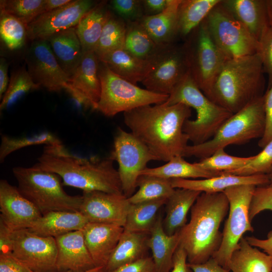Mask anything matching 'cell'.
<instances>
[{"label": "cell", "instance_id": "6da1fadb", "mask_svg": "<svg viewBox=\"0 0 272 272\" xmlns=\"http://www.w3.org/2000/svg\"><path fill=\"white\" fill-rule=\"evenodd\" d=\"M191 116V108L184 104L163 103L125 112L123 120L158 161L167 162L174 157H183L189 141L183 127Z\"/></svg>", "mask_w": 272, "mask_h": 272}, {"label": "cell", "instance_id": "7a4b0ae2", "mask_svg": "<svg viewBox=\"0 0 272 272\" xmlns=\"http://www.w3.org/2000/svg\"><path fill=\"white\" fill-rule=\"evenodd\" d=\"M109 157H80L70 153L63 145H46L34 165L54 173L64 185L84 192L102 191L123 193L118 170Z\"/></svg>", "mask_w": 272, "mask_h": 272}, {"label": "cell", "instance_id": "3957f363", "mask_svg": "<svg viewBox=\"0 0 272 272\" xmlns=\"http://www.w3.org/2000/svg\"><path fill=\"white\" fill-rule=\"evenodd\" d=\"M224 192H201L190 210V219L179 231V245L185 250L189 264L203 263L212 257L222 239L219 230L229 211Z\"/></svg>", "mask_w": 272, "mask_h": 272}, {"label": "cell", "instance_id": "277c9868", "mask_svg": "<svg viewBox=\"0 0 272 272\" xmlns=\"http://www.w3.org/2000/svg\"><path fill=\"white\" fill-rule=\"evenodd\" d=\"M264 74L258 53L227 59L215 78L207 97L235 113L263 95Z\"/></svg>", "mask_w": 272, "mask_h": 272}, {"label": "cell", "instance_id": "5b68a950", "mask_svg": "<svg viewBox=\"0 0 272 272\" xmlns=\"http://www.w3.org/2000/svg\"><path fill=\"white\" fill-rule=\"evenodd\" d=\"M264 128L263 95L233 114L209 140L198 145H187L183 157L193 156L200 159L208 157L229 145L242 144L254 139H260Z\"/></svg>", "mask_w": 272, "mask_h": 272}, {"label": "cell", "instance_id": "8992f818", "mask_svg": "<svg viewBox=\"0 0 272 272\" xmlns=\"http://www.w3.org/2000/svg\"><path fill=\"white\" fill-rule=\"evenodd\" d=\"M166 105L184 104L195 110L194 120L185 122L183 132L192 145H198L211 139L219 127L233 113L219 106L201 91L189 73L169 95Z\"/></svg>", "mask_w": 272, "mask_h": 272}, {"label": "cell", "instance_id": "52a82bcc", "mask_svg": "<svg viewBox=\"0 0 272 272\" xmlns=\"http://www.w3.org/2000/svg\"><path fill=\"white\" fill-rule=\"evenodd\" d=\"M13 173L20 193L36 207L42 215L52 211L79 212L82 195L68 194L56 174L35 165L14 167Z\"/></svg>", "mask_w": 272, "mask_h": 272}, {"label": "cell", "instance_id": "ba28073f", "mask_svg": "<svg viewBox=\"0 0 272 272\" xmlns=\"http://www.w3.org/2000/svg\"><path fill=\"white\" fill-rule=\"evenodd\" d=\"M100 62L99 76L101 90L96 110L104 115L112 117L141 106L162 104L168 99V95L140 88Z\"/></svg>", "mask_w": 272, "mask_h": 272}, {"label": "cell", "instance_id": "9c48e42d", "mask_svg": "<svg viewBox=\"0 0 272 272\" xmlns=\"http://www.w3.org/2000/svg\"><path fill=\"white\" fill-rule=\"evenodd\" d=\"M254 185H241L229 187L223 192L229 205V215L222 232V239L218 250L212 256L221 266L228 269L231 255L246 232L254 229L249 219V208Z\"/></svg>", "mask_w": 272, "mask_h": 272}, {"label": "cell", "instance_id": "30bf717a", "mask_svg": "<svg viewBox=\"0 0 272 272\" xmlns=\"http://www.w3.org/2000/svg\"><path fill=\"white\" fill-rule=\"evenodd\" d=\"M204 21L212 38L228 59L258 53V41L223 5L222 1Z\"/></svg>", "mask_w": 272, "mask_h": 272}, {"label": "cell", "instance_id": "8fae6325", "mask_svg": "<svg viewBox=\"0 0 272 272\" xmlns=\"http://www.w3.org/2000/svg\"><path fill=\"white\" fill-rule=\"evenodd\" d=\"M189 73L207 96L224 62L228 59L212 38L203 21L184 42Z\"/></svg>", "mask_w": 272, "mask_h": 272}, {"label": "cell", "instance_id": "7c38bea8", "mask_svg": "<svg viewBox=\"0 0 272 272\" xmlns=\"http://www.w3.org/2000/svg\"><path fill=\"white\" fill-rule=\"evenodd\" d=\"M109 157L118 165L123 194L131 196L137 187V181L143 171L151 161H158L149 149L131 132L119 127Z\"/></svg>", "mask_w": 272, "mask_h": 272}, {"label": "cell", "instance_id": "4fadbf2b", "mask_svg": "<svg viewBox=\"0 0 272 272\" xmlns=\"http://www.w3.org/2000/svg\"><path fill=\"white\" fill-rule=\"evenodd\" d=\"M12 254L34 272H57L55 238L36 234L28 229L14 231Z\"/></svg>", "mask_w": 272, "mask_h": 272}, {"label": "cell", "instance_id": "5bb4252c", "mask_svg": "<svg viewBox=\"0 0 272 272\" xmlns=\"http://www.w3.org/2000/svg\"><path fill=\"white\" fill-rule=\"evenodd\" d=\"M189 73L184 43H171L163 47L154 68L142 83L148 90L169 95Z\"/></svg>", "mask_w": 272, "mask_h": 272}, {"label": "cell", "instance_id": "9a60e30c", "mask_svg": "<svg viewBox=\"0 0 272 272\" xmlns=\"http://www.w3.org/2000/svg\"><path fill=\"white\" fill-rule=\"evenodd\" d=\"M25 59L30 77L40 87L58 92L70 82V78L60 67L47 40L32 41Z\"/></svg>", "mask_w": 272, "mask_h": 272}, {"label": "cell", "instance_id": "2e32d148", "mask_svg": "<svg viewBox=\"0 0 272 272\" xmlns=\"http://www.w3.org/2000/svg\"><path fill=\"white\" fill-rule=\"evenodd\" d=\"M97 4L91 0H73L43 13L27 25V38L32 41L46 39L57 32L75 27Z\"/></svg>", "mask_w": 272, "mask_h": 272}, {"label": "cell", "instance_id": "e0dca14e", "mask_svg": "<svg viewBox=\"0 0 272 272\" xmlns=\"http://www.w3.org/2000/svg\"><path fill=\"white\" fill-rule=\"evenodd\" d=\"M79 212L88 220L124 227L130 206L123 193L84 192Z\"/></svg>", "mask_w": 272, "mask_h": 272}, {"label": "cell", "instance_id": "ac0fdd59", "mask_svg": "<svg viewBox=\"0 0 272 272\" xmlns=\"http://www.w3.org/2000/svg\"><path fill=\"white\" fill-rule=\"evenodd\" d=\"M0 220L12 231L28 229L42 214L17 187L0 181Z\"/></svg>", "mask_w": 272, "mask_h": 272}, {"label": "cell", "instance_id": "d6986e66", "mask_svg": "<svg viewBox=\"0 0 272 272\" xmlns=\"http://www.w3.org/2000/svg\"><path fill=\"white\" fill-rule=\"evenodd\" d=\"M57 272H80L96 267L86 245L82 230L55 238Z\"/></svg>", "mask_w": 272, "mask_h": 272}, {"label": "cell", "instance_id": "ffe728a7", "mask_svg": "<svg viewBox=\"0 0 272 272\" xmlns=\"http://www.w3.org/2000/svg\"><path fill=\"white\" fill-rule=\"evenodd\" d=\"M82 231L95 266L106 267L124 232L123 227L112 224L88 222Z\"/></svg>", "mask_w": 272, "mask_h": 272}, {"label": "cell", "instance_id": "44dd1931", "mask_svg": "<svg viewBox=\"0 0 272 272\" xmlns=\"http://www.w3.org/2000/svg\"><path fill=\"white\" fill-rule=\"evenodd\" d=\"M159 52L151 59H143L123 48L107 52L98 59L113 73L136 85L142 82L153 70Z\"/></svg>", "mask_w": 272, "mask_h": 272}, {"label": "cell", "instance_id": "7402d4cb", "mask_svg": "<svg viewBox=\"0 0 272 272\" xmlns=\"http://www.w3.org/2000/svg\"><path fill=\"white\" fill-rule=\"evenodd\" d=\"M174 188H185L200 192H222L226 189L241 185L256 186L269 184L267 174L240 176L222 172L216 176L202 179L175 178L171 179Z\"/></svg>", "mask_w": 272, "mask_h": 272}, {"label": "cell", "instance_id": "603a6c76", "mask_svg": "<svg viewBox=\"0 0 272 272\" xmlns=\"http://www.w3.org/2000/svg\"><path fill=\"white\" fill-rule=\"evenodd\" d=\"M222 4L257 41L269 25L266 0H224Z\"/></svg>", "mask_w": 272, "mask_h": 272}, {"label": "cell", "instance_id": "cb8c5ba5", "mask_svg": "<svg viewBox=\"0 0 272 272\" xmlns=\"http://www.w3.org/2000/svg\"><path fill=\"white\" fill-rule=\"evenodd\" d=\"M88 222L80 212L52 211L42 215L28 229L40 236L55 238L82 230Z\"/></svg>", "mask_w": 272, "mask_h": 272}, {"label": "cell", "instance_id": "d4e9b609", "mask_svg": "<svg viewBox=\"0 0 272 272\" xmlns=\"http://www.w3.org/2000/svg\"><path fill=\"white\" fill-rule=\"evenodd\" d=\"M60 67L71 78L83 56L81 42L75 28L57 32L47 38Z\"/></svg>", "mask_w": 272, "mask_h": 272}, {"label": "cell", "instance_id": "484cf974", "mask_svg": "<svg viewBox=\"0 0 272 272\" xmlns=\"http://www.w3.org/2000/svg\"><path fill=\"white\" fill-rule=\"evenodd\" d=\"M99 62L94 51L84 53L80 64L69 82L90 101L95 110L97 109L101 90L99 76Z\"/></svg>", "mask_w": 272, "mask_h": 272}, {"label": "cell", "instance_id": "4316f807", "mask_svg": "<svg viewBox=\"0 0 272 272\" xmlns=\"http://www.w3.org/2000/svg\"><path fill=\"white\" fill-rule=\"evenodd\" d=\"M179 231L172 235H168L164 229L161 215L158 216L147 241L148 248L152 253L155 272L171 271L173 256L179 245Z\"/></svg>", "mask_w": 272, "mask_h": 272}, {"label": "cell", "instance_id": "83f0119b", "mask_svg": "<svg viewBox=\"0 0 272 272\" xmlns=\"http://www.w3.org/2000/svg\"><path fill=\"white\" fill-rule=\"evenodd\" d=\"M181 0H172L162 12L144 15L139 21L153 40L160 46L173 43L178 37L177 18Z\"/></svg>", "mask_w": 272, "mask_h": 272}, {"label": "cell", "instance_id": "f1b7e54d", "mask_svg": "<svg viewBox=\"0 0 272 272\" xmlns=\"http://www.w3.org/2000/svg\"><path fill=\"white\" fill-rule=\"evenodd\" d=\"M201 192L185 188H175L168 198L166 216L163 220L165 232L172 235L187 224V216Z\"/></svg>", "mask_w": 272, "mask_h": 272}, {"label": "cell", "instance_id": "f546056e", "mask_svg": "<svg viewBox=\"0 0 272 272\" xmlns=\"http://www.w3.org/2000/svg\"><path fill=\"white\" fill-rule=\"evenodd\" d=\"M106 3L104 1L97 3L75 27L83 54L95 51L103 27L112 15L106 6Z\"/></svg>", "mask_w": 272, "mask_h": 272}, {"label": "cell", "instance_id": "4dcf8cb0", "mask_svg": "<svg viewBox=\"0 0 272 272\" xmlns=\"http://www.w3.org/2000/svg\"><path fill=\"white\" fill-rule=\"evenodd\" d=\"M149 234L124 230L105 267L106 271L147 256Z\"/></svg>", "mask_w": 272, "mask_h": 272}, {"label": "cell", "instance_id": "1f68e13d", "mask_svg": "<svg viewBox=\"0 0 272 272\" xmlns=\"http://www.w3.org/2000/svg\"><path fill=\"white\" fill-rule=\"evenodd\" d=\"M228 269L232 272H271L272 259L242 237L231 255Z\"/></svg>", "mask_w": 272, "mask_h": 272}, {"label": "cell", "instance_id": "d6a6232c", "mask_svg": "<svg viewBox=\"0 0 272 272\" xmlns=\"http://www.w3.org/2000/svg\"><path fill=\"white\" fill-rule=\"evenodd\" d=\"M221 2V0H181L178 11V37H188Z\"/></svg>", "mask_w": 272, "mask_h": 272}, {"label": "cell", "instance_id": "836d02e7", "mask_svg": "<svg viewBox=\"0 0 272 272\" xmlns=\"http://www.w3.org/2000/svg\"><path fill=\"white\" fill-rule=\"evenodd\" d=\"M222 172L208 171L185 161L183 157H173L163 165L154 168H147L141 175L157 176L168 179L175 178H209L220 175Z\"/></svg>", "mask_w": 272, "mask_h": 272}, {"label": "cell", "instance_id": "e575fe53", "mask_svg": "<svg viewBox=\"0 0 272 272\" xmlns=\"http://www.w3.org/2000/svg\"><path fill=\"white\" fill-rule=\"evenodd\" d=\"M167 199L130 204L124 230L149 234L156 221L159 210L165 205Z\"/></svg>", "mask_w": 272, "mask_h": 272}, {"label": "cell", "instance_id": "d590c367", "mask_svg": "<svg viewBox=\"0 0 272 272\" xmlns=\"http://www.w3.org/2000/svg\"><path fill=\"white\" fill-rule=\"evenodd\" d=\"M128 22L124 48L133 55L151 59L165 46L158 45L139 21Z\"/></svg>", "mask_w": 272, "mask_h": 272}, {"label": "cell", "instance_id": "8d00e7d4", "mask_svg": "<svg viewBox=\"0 0 272 272\" xmlns=\"http://www.w3.org/2000/svg\"><path fill=\"white\" fill-rule=\"evenodd\" d=\"M138 190L128 197L131 204L168 199L175 189L171 179L154 176L141 175L137 181Z\"/></svg>", "mask_w": 272, "mask_h": 272}, {"label": "cell", "instance_id": "74e56055", "mask_svg": "<svg viewBox=\"0 0 272 272\" xmlns=\"http://www.w3.org/2000/svg\"><path fill=\"white\" fill-rule=\"evenodd\" d=\"M126 33V25L112 15L102 30L95 52L98 57L110 51L123 48Z\"/></svg>", "mask_w": 272, "mask_h": 272}, {"label": "cell", "instance_id": "f35d334b", "mask_svg": "<svg viewBox=\"0 0 272 272\" xmlns=\"http://www.w3.org/2000/svg\"><path fill=\"white\" fill-rule=\"evenodd\" d=\"M40 87L35 84L25 67H21L11 75L7 89L0 104V109H6L28 92L38 90Z\"/></svg>", "mask_w": 272, "mask_h": 272}, {"label": "cell", "instance_id": "ab89813d", "mask_svg": "<svg viewBox=\"0 0 272 272\" xmlns=\"http://www.w3.org/2000/svg\"><path fill=\"white\" fill-rule=\"evenodd\" d=\"M62 144L57 137L48 132L33 137L18 138L3 135L0 146V161L3 162L10 154L24 147L39 145H58Z\"/></svg>", "mask_w": 272, "mask_h": 272}, {"label": "cell", "instance_id": "60d3db41", "mask_svg": "<svg viewBox=\"0 0 272 272\" xmlns=\"http://www.w3.org/2000/svg\"><path fill=\"white\" fill-rule=\"evenodd\" d=\"M44 0H1L0 12L17 18L26 26L43 14Z\"/></svg>", "mask_w": 272, "mask_h": 272}, {"label": "cell", "instance_id": "b9f144b4", "mask_svg": "<svg viewBox=\"0 0 272 272\" xmlns=\"http://www.w3.org/2000/svg\"><path fill=\"white\" fill-rule=\"evenodd\" d=\"M225 149H220L210 156L194 163L205 170L215 172H227L238 169L247 164L252 156L247 157L229 155Z\"/></svg>", "mask_w": 272, "mask_h": 272}, {"label": "cell", "instance_id": "7bdbcfd3", "mask_svg": "<svg viewBox=\"0 0 272 272\" xmlns=\"http://www.w3.org/2000/svg\"><path fill=\"white\" fill-rule=\"evenodd\" d=\"M1 38L10 50L23 47L27 38L26 26L14 17L0 12Z\"/></svg>", "mask_w": 272, "mask_h": 272}, {"label": "cell", "instance_id": "ee69618b", "mask_svg": "<svg viewBox=\"0 0 272 272\" xmlns=\"http://www.w3.org/2000/svg\"><path fill=\"white\" fill-rule=\"evenodd\" d=\"M244 166L230 172H223L240 176L267 174L272 167V140Z\"/></svg>", "mask_w": 272, "mask_h": 272}, {"label": "cell", "instance_id": "f6af8a7d", "mask_svg": "<svg viewBox=\"0 0 272 272\" xmlns=\"http://www.w3.org/2000/svg\"><path fill=\"white\" fill-rule=\"evenodd\" d=\"M259 55L265 74L268 78L266 90L272 87V26L269 25L263 31L259 40Z\"/></svg>", "mask_w": 272, "mask_h": 272}, {"label": "cell", "instance_id": "bcb514c9", "mask_svg": "<svg viewBox=\"0 0 272 272\" xmlns=\"http://www.w3.org/2000/svg\"><path fill=\"white\" fill-rule=\"evenodd\" d=\"M110 4L112 9L128 22L139 21L144 16L143 1L112 0Z\"/></svg>", "mask_w": 272, "mask_h": 272}, {"label": "cell", "instance_id": "7dc6e473", "mask_svg": "<svg viewBox=\"0 0 272 272\" xmlns=\"http://www.w3.org/2000/svg\"><path fill=\"white\" fill-rule=\"evenodd\" d=\"M264 210L272 211V186L269 185L255 187L249 208L250 221Z\"/></svg>", "mask_w": 272, "mask_h": 272}, {"label": "cell", "instance_id": "c3c4849f", "mask_svg": "<svg viewBox=\"0 0 272 272\" xmlns=\"http://www.w3.org/2000/svg\"><path fill=\"white\" fill-rule=\"evenodd\" d=\"M265 113V128L258 146L263 148L272 140V87L263 94Z\"/></svg>", "mask_w": 272, "mask_h": 272}, {"label": "cell", "instance_id": "681fc988", "mask_svg": "<svg viewBox=\"0 0 272 272\" xmlns=\"http://www.w3.org/2000/svg\"><path fill=\"white\" fill-rule=\"evenodd\" d=\"M106 272H155V267L152 257L146 256Z\"/></svg>", "mask_w": 272, "mask_h": 272}, {"label": "cell", "instance_id": "f907efd6", "mask_svg": "<svg viewBox=\"0 0 272 272\" xmlns=\"http://www.w3.org/2000/svg\"><path fill=\"white\" fill-rule=\"evenodd\" d=\"M0 272H33L12 253L0 254Z\"/></svg>", "mask_w": 272, "mask_h": 272}, {"label": "cell", "instance_id": "816d5d0a", "mask_svg": "<svg viewBox=\"0 0 272 272\" xmlns=\"http://www.w3.org/2000/svg\"><path fill=\"white\" fill-rule=\"evenodd\" d=\"M170 272H193L188 264L187 253L179 245L174 253L172 268Z\"/></svg>", "mask_w": 272, "mask_h": 272}, {"label": "cell", "instance_id": "f5cc1de1", "mask_svg": "<svg viewBox=\"0 0 272 272\" xmlns=\"http://www.w3.org/2000/svg\"><path fill=\"white\" fill-rule=\"evenodd\" d=\"M193 272H230L221 266L214 258L199 264H189Z\"/></svg>", "mask_w": 272, "mask_h": 272}, {"label": "cell", "instance_id": "db71d44e", "mask_svg": "<svg viewBox=\"0 0 272 272\" xmlns=\"http://www.w3.org/2000/svg\"><path fill=\"white\" fill-rule=\"evenodd\" d=\"M12 232L13 231L0 220V254L11 253Z\"/></svg>", "mask_w": 272, "mask_h": 272}, {"label": "cell", "instance_id": "11a10c76", "mask_svg": "<svg viewBox=\"0 0 272 272\" xmlns=\"http://www.w3.org/2000/svg\"><path fill=\"white\" fill-rule=\"evenodd\" d=\"M250 245L262 249L272 259V230L270 231L265 239H261L250 236L245 238Z\"/></svg>", "mask_w": 272, "mask_h": 272}, {"label": "cell", "instance_id": "9f6ffc18", "mask_svg": "<svg viewBox=\"0 0 272 272\" xmlns=\"http://www.w3.org/2000/svg\"><path fill=\"white\" fill-rule=\"evenodd\" d=\"M172 0H145L143 1L144 8L150 13L151 15L159 14L171 4Z\"/></svg>", "mask_w": 272, "mask_h": 272}, {"label": "cell", "instance_id": "6f0895ef", "mask_svg": "<svg viewBox=\"0 0 272 272\" xmlns=\"http://www.w3.org/2000/svg\"><path fill=\"white\" fill-rule=\"evenodd\" d=\"M8 67L9 64L7 60L3 57L0 59V99L6 92L8 85Z\"/></svg>", "mask_w": 272, "mask_h": 272}, {"label": "cell", "instance_id": "680465c9", "mask_svg": "<svg viewBox=\"0 0 272 272\" xmlns=\"http://www.w3.org/2000/svg\"><path fill=\"white\" fill-rule=\"evenodd\" d=\"M71 1L72 0H44L43 14L60 8Z\"/></svg>", "mask_w": 272, "mask_h": 272}, {"label": "cell", "instance_id": "91938a15", "mask_svg": "<svg viewBox=\"0 0 272 272\" xmlns=\"http://www.w3.org/2000/svg\"><path fill=\"white\" fill-rule=\"evenodd\" d=\"M269 25L272 26V0H266Z\"/></svg>", "mask_w": 272, "mask_h": 272}, {"label": "cell", "instance_id": "94428289", "mask_svg": "<svg viewBox=\"0 0 272 272\" xmlns=\"http://www.w3.org/2000/svg\"><path fill=\"white\" fill-rule=\"evenodd\" d=\"M62 272H74V271H62ZM80 272H106V271L105 269V267L104 266H96L91 269L86 270V271H80Z\"/></svg>", "mask_w": 272, "mask_h": 272}, {"label": "cell", "instance_id": "6125c7cd", "mask_svg": "<svg viewBox=\"0 0 272 272\" xmlns=\"http://www.w3.org/2000/svg\"><path fill=\"white\" fill-rule=\"evenodd\" d=\"M268 179H269V185L272 186V167L267 174Z\"/></svg>", "mask_w": 272, "mask_h": 272}]
</instances>
